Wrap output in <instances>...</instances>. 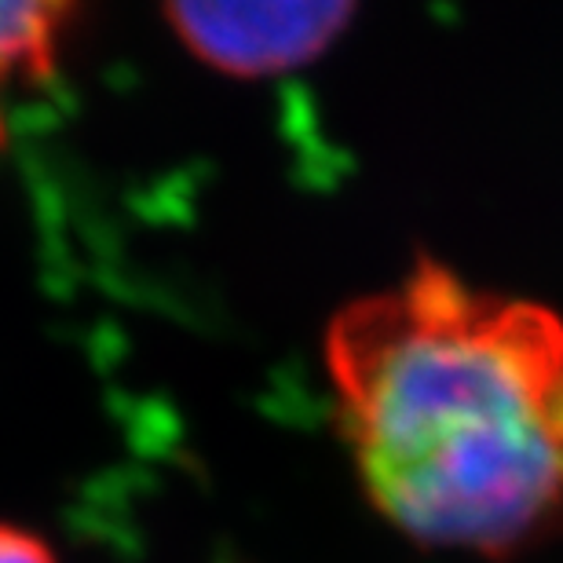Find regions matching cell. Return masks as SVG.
<instances>
[{"mask_svg": "<svg viewBox=\"0 0 563 563\" xmlns=\"http://www.w3.org/2000/svg\"><path fill=\"white\" fill-rule=\"evenodd\" d=\"M74 19V4H48V0L0 4V81L48 77L63 59Z\"/></svg>", "mask_w": 563, "mask_h": 563, "instance_id": "obj_3", "label": "cell"}, {"mask_svg": "<svg viewBox=\"0 0 563 563\" xmlns=\"http://www.w3.org/2000/svg\"><path fill=\"white\" fill-rule=\"evenodd\" d=\"M4 140H8V132H4V110H0V151H4Z\"/></svg>", "mask_w": 563, "mask_h": 563, "instance_id": "obj_5", "label": "cell"}, {"mask_svg": "<svg viewBox=\"0 0 563 563\" xmlns=\"http://www.w3.org/2000/svg\"><path fill=\"white\" fill-rule=\"evenodd\" d=\"M179 44L231 77H275L322 59L355 19L352 4H173Z\"/></svg>", "mask_w": 563, "mask_h": 563, "instance_id": "obj_2", "label": "cell"}, {"mask_svg": "<svg viewBox=\"0 0 563 563\" xmlns=\"http://www.w3.org/2000/svg\"><path fill=\"white\" fill-rule=\"evenodd\" d=\"M0 563H55L52 545L15 523H0Z\"/></svg>", "mask_w": 563, "mask_h": 563, "instance_id": "obj_4", "label": "cell"}, {"mask_svg": "<svg viewBox=\"0 0 563 563\" xmlns=\"http://www.w3.org/2000/svg\"><path fill=\"white\" fill-rule=\"evenodd\" d=\"M369 505L424 549L516 556L563 531V319L418 261L322 336Z\"/></svg>", "mask_w": 563, "mask_h": 563, "instance_id": "obj_1", "label": "cell"}]
</instances>
